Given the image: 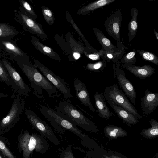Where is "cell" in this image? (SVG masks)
<instances>
[{
  "label": "cell",
  "mask_w": 158,
  "mask_h": 158,
  "mask_svg": "<svg viewBox=\"0 0 158 158\" xmlns=\"http://www.w3.org/2000/svg\"><path fill=\"white\" fill-rule=\"evenodd\" d=\"M39 110L59 134H62L65 130H68L79 137L81 139V143L83 145L89 139L87 135L79 129L74 122L64 114L40 104Z\"/></svg>",
  "instance_id": "6da1fadb"
},
{
  "label": "cell",
  "mask_w": 158,
  "mask_h": 158,
  "mask_svg": "<svg viewBox=\"0 0 158 158\" xmlns=\"http://www.w3.org/2000/svg\"><path fill=\"white\" fill-rule=\"evenodd\" d=\"M20 67L28 79L34 95L40 99L44 98L43 90H44L52 97L60 95L56 88L37 69L31 64H23Z\"/></svg>",
  "instance_id": "7a4b0ae2"
},
{
  "label": "cell",
  "mask_w": 158,
  "mask_h": 158,
  "mask_svg": "<svg viewBox=\"0 0 158 158\" xmlns=\"http://www.w3.org/2000/svg\"><path fill=\"white\" fill-rule=\"evenodd\" d=\"M17 140L18 149L23 158H30L34 150L44 154L49 148L48 143L43 137L36 133L30 134L27 130L18 135Z\"/></svg>",
  "instance_id": "3957f363"
},
{
  "label": "cell",
  "mask_w": 158,
  "mask_h": 158,
  "mask_svg": "<svg viewBox=\"0 0 158 158\" xmlns=\"http://www.w3.org/2000/svg\"><path fill=\"white\" fill-rule=\"evenodd\" d=\"M56 110L69 118L76 126L87 131H97V128L94 123L74 106L71 101L67 100L59 102Z\"/></svg>",
  "instance_id": "277c9868"
},
{
  "label": "cell",
  "mask_w": 158,
  "mask_h": 158,
  "mask_svg": "<svg viewBox=\"0 0 158 158\" xmlns=\"http://www.w3.org/2000/svg\"><path fill=\"white\" fill-rule=\"evenodd\" d=\"M23 96L17 95L15 98L7 114L0 121V135L8 132L19 121V117L25 109Z\"/></svg>",
  "instance_id": "5b68a950"
},
{
  "label": "cell",
  "mask_w": 158,
  "mask_h": 158,
  "mask_svg": "<svg viewBox=\"0 0 158 158\" xmlns=\"http://www.w3.org/2000/svg\"><path fill=\"white\" fill-rule=\"evenodd\" d=\"M103 95L104 96L109 98L115 103L127 110L138 119L142 118V116L138 112L116 83L106 87L104 89Z\"/></svg>",
  "instance_id": "8992f818"
},
{
  "label": "cell",
  "mask_w": 158,
  "mask_h": 158,
  "mask_svg": "<svg viewBox=\"0 0 158 158\" xmlns=\"http://www.w3.org/2000/svg\"><path fill=\"white\" fill-rule=\"evenodd\" d=\"M25 114L33 129H36L42 136L49 140L55 145L58 146L60 145V141L51 128L32 110L27 109L25 111Z\"/></svg>",
  "instance_id": "52a82bcc"
},
{
  "label": "cell",
  "mask_w": 158,
  "mask_h": 158,
  "mask_svg": "<svg viewBox=\"0 0 158 158\" xmlns=\"http://www.w3.org/2000/svg\"><path fill=\"white\" fill-rule=\"evenodd\" d=\"M3 66L6 70L12 82L11 86L14 93L21 96L28 95L31 89L15 69L7 61H2Z\"/></svg>",
  "instance_id": "ba28073f"
},
{
  "label": "cell",
  "mask_w": 158,
  "mask_h": 158,
  "mask_svg": "<svg viewBox=\"0 0 158 158\" xmlns=\"http://www.w3.org/2000/svg\"><path fill=\"white\" fill-rule=\"evenodd\" d=\"M113 64L114 74L116 77L120 87L124 94L128 98L134 105H135V100L136 98V92L131 82L126 77L124 71L119 66L118 62Z\"/></svg>",
  "instance_id": "9c48e42d"
},
{
  "label": "cell",
  "mask_w": 158,
  "mask_h": 158,
  "mask_svg": "<svg viewBox=\"0 0 158 158\" xmlns=\"http://www.w3.org/2000/svg\"><path fill=\"white\" fill-rule=\"evenodd\" d=\"M36 66L48 81L63 94L64 98L68 99L72 97L70 89L61 78L40 64L36 63Z\"/></svg>",
  "instance_id": "30bf717a"
},
{
  "label": "cell",
  "mask_w": 158,
  "mask_h": 158,
  "mask_svg": "<svg viewBox=\"0 0 158 158\" xmlns=\"http://www.w3.org/2000/svg\"><path fill=\"white\" fill-rule=\"evenodd\" d=\"M122 20L121 10H118L112 14L105 22L104 27L108 34L117 43H120V30Z\"/></svg>",
  "instance_id": "8fae6325"
},
{
  "label": "cell",
  "mask_w": 158,
  "mask_h": 158,
  "mask_svg": "<svg viewBox=\"0 0 158 158\" xmlns=\"http://www.w3.org/2000/svg\"><path fill=\"white\" fill-rule=\"evenodd\" d=\"M74 86L76 97L85 106L92 112L95 111L85 85L78 78L74 81Z\"/></svg>",
  "instance_id": "7c38bea8"
},
{
  "label": "cell",
  "mask_w": 158,
  "mask_h": 158,
  "mask_svg": "<svg viewBox=\"0 0 158 158\" xmlns=\"http://www.w3.org/2000/svg\"><path fill=\"white\" fill-rule=\"evenodd\" d=\"M141 106L145 114L148 115L152 112L158 106V93L152 92L146 89L141 99Z\"/></svg>",
  "instance_id": "4fadbf2b"
},
{
  "label": "cell",
  "mask_w": 158,
  "mask_h": 158,
  "mask_svg": "<svg viewBox=\"0 0 158 158\" xmlns=\"http://www.w3.org/2000/svg\"><path fill=\"white\" fill-rule=\"evenodd\" d=\"M110 106L124 122L128 125H135L138 122V118L127 110L115 103L109 98L104 96Z\"/></svg>",
  "instance_id": "5bb4252c"
},
{
  "label": "cell",
  "mask_w": 158,
  "mask_h": 158,
  "mask_svg": "<svg viewBox=\"0 0 158 158\" xmlns=\"http://www.w3.org/2000/svg\"><path fill=\"white\" fill-rule=\"evenodd\" d=\"M121 66L137 77L143 80L151 76L154 74L155 70L154 68L148 65L139 66L134 65L122 64Z\"/></svg>",
  "instance_id": "9a60e30c"
},
{
  "label": "cell",
  "mask_w": 158,
  "mask_h": 158,
  "mask_svg": "<svg viewBox=\"0 0 158 158\" xmlns=\"http://www.w3.org/2000/svg\"><path fill=\"white\" fill-rule=\"evenodd\" d=\"M93 95L98 116L102 118L109 119L113 114L110 111L109 108L107 106L103 95L95 92Z\"/></svg>",
  "instance_id": "2e32d148"
},
{
  "label": "cell",
  "mask_w": 158,
  "mask_h": 158,
  "mask_svg": "<svg viewBox=\"0 0 158 158\" xmlns=\"http://www.w3.org/2000/svg\"><path fill=\"white\" fill-rule=\"evenodd\" d=\"M94 31L97 40L102 46V50L106 51L113 52L119 51L122 48V47L116 48L98 29L94 28Z\"/></svg>",
  "instance_id": "e0dca14e"
},
{
  "label": "cell",
  "mask_w": 158,
  "mask_h": 158,
  "mask_svg": "<svg viewBox=\"0 0 158 158\" xmlns=\"http://www.w3.org/2000/svg\"><path fill=\"white\" fill-rule=\"evenodd\" d=\"M125 47H122L121 49L118 51L107 52L102 49L99 52L100 57L103 60L110 62L111 61L115 63L118 62L119 59L122 57L125 53Z\"/></svg>",
  "instance_id": "ac0fdd59"
},
{
  "label": "cell",
  "mask_w": 158,
  "mask_h": 158,
  "mask_svg": "<svg viewBox=\"0 0 158 158\" xmlns=\"http://www.w3.org/2000/svg\"><path fill=\"white\" fill-rule=\"evenodd\" d=\"M131 19L128 24V37L130 41L135 37L138 28L137 19L138 11L136 7L132 8L131 10Z\"/></svg>",
  "instance_id": "d6986e66"
},
{
  "label": "cell",
  "mask_w": 158,
  "mask_h": 158,
  "mask_svg": "<svg viewBox=\"0 0 158 158\" xmlns=\"http://www.w3.org/2000/svg\"><path fill=\"white\" fill-rule=\"evenodd\" d=\"M116 0H100L91 3L81 9L78 11L80 14H86L94 10L108 5Z\"/></svg>",
  "instance_id": "ffe728a7"
},
{
  "label": "cell",
  "mask_w": 158,
  "mask_h": 158,
  "mask_svg": "<svg viewBox=\"0 0 158 158\" xmlns=\"http://www.w3.org/2000/svg\"><path fill=\"white\" fill-rule=\"evenodd\" d=\"M105 135L111 138H117L128 135L127 132L120 127L114 125H106L104 129Z\"/></svg>",
  "instance_id": "44dd1931"
},
{
  "label": "cell",
  "mask_w": 158,
  "mask_h": 158,
  "mask_svg": "<svg viewBox=\"0 0 158 158\" xmlns=\"http://www.w3.org/2000/svg\"><path fill=\"white\" fill-rule=\"evenodd\" d=\"M149 123L152 127L148 129L143 130L141 134L146 138H152L158 136V122L156 120L151 119Z\"/></svg>",
  "instance_id": "7402d4cb"
},
{
  "label": "cell",
  "mask_w": 158,
  "mask_h": 158,
  "mask_svg": "<svg viewBox=\"0 0 158 158\" xmlns=\"http://www.w3.org/2000/svg\"><path fill=\"white\" fill-rule=\"evenodd\" d=\"M20 15L23 22L29 28L37 34H43V32L40 27L34 21L25 15Z\"/></svg>",
  "instance_id": "603a6c76"
},
{
  "label": "cell",
  "mask_w": 158,
  "mask_h": 158,
  "mask_svg": "<svg viewBox=\"0 0 158 158\" xmlns=\"http://www.w3.org/2000/svg\"><path fill=\"white\" fill-rule=\"evenodd\" d=\"M136 49L137 52L143 59L158 65V58L155 54L143 50Z\"/></svg>",
  "instance_id": "cb8c5ba5"
},
{
  "label": "cell",
  "mask_w": 158,
  "mask_h": 158,
  "mask_svg": "<svg viewBox=\"0 0 158 158\" xmlns=\"http://www.w3.org/2000/svg\"><path fill=\"white\" fill-rule=\"evenodd\" d=\"M135 55L136 51L135 49H133L132 51L124 54L120 59L122 64L134 65L137 61Z\"/></svg>",
  "instance_id": "d4e9b609"
},
{
  "label": "cell",
  "mask_w": 158,
  "mask_h": 158,
  "mask_svg": "<svg viewBox=\"0 0 158 158\" xmlns=\"http://www.w3.org/2000/svg\"><path fill=\"white\" fill-rule=\"evenodd\" d=\"M0 81L2 83L12 86V80L6 70L0 61Z\"/></svg>",
  "instance_id": "484cf974"
},
{
  "label": "cell",
  "mask_w": 158,
  "mask_h": 158,
  "mask_svg": "<svg viewBox=\"0 0 158 158\" xmlns=\"http://www.w3.org/2000/svg\"><path fill=\"white\" fill-rule=\"evenodd\" d=\"M7 143L0 135V151L6 158H16L8 147Z\"/></svg>",
  "instance_id": "4316f807"
},
{
  "label": "cell",
  "mask_w": 158,
  "mask_h": 158,
  "mask_svg": "<svg viewBox=\"0 0 158 158\" xmlns=\"http://www.w3.org/2000/svg\"><path fill=\"white\" fill-rule=\"evenodd\" d=\"M106 65V61L103 60L94 63L89 64L87 68L91 71L98 72L103 69Z\"/></svg>",
  "instance_id": "83f0119b"
},
{
  "label": "cell",
  "mask_w": 158,
  "mask_h": 158,
  "mask_svg": "<svg viewBox=\"0 0 158 158\" xmlns=\"http://www.w3.org/2000/svg\"><path fill=\"white\" fill-rule=\"evenodd\" d=\"M15 33L13 29L5 24H0V37L12 35Z\"/></svg>",
  "instance_id": "f1b7e54d"
},
{
  "label": "cell",
  "mask_w": 158,
  "mask_h": 158,
  "mask_svg": "<svg viewBox=\"0 0 158 158\" xmlns=\"http://www.w3.org/2000/svg\"><path fill=\"white\" fill-rule=\"evenodd\" d=\"M2 43L5 47L8 50L12 51L17 55L20 56H23V54L20 50L12 43L6 41H2Z\"/></svg>",
  "instance_id": "f546056e"
},
{
  "label": "cell",
  "mask_w": 158,
  "mask_h": 158,
  "mask_svg": "<svg viewBox=\"0 0 158 158\" xmlns=\"http://www.w3.org/2000/svg\"><path fill=\"white\" fill-rule=\"evenodd\" d=\"M60 158H75L71 147L69 145L65 149L62 150L60 154Z\"/></svg>",
  "instance_id": "4dcf8cb0"
},
{
  "label": "cell",
  "mask_w": 158,
  "mask_h": 158,
  "mask_svg": "<svg viewBox=\"0 0 158 158\" xmlns=\"http://www.w3.org/2000/svg\"><path fill=\"white\" fill-rule=\"evenodd\" d=\"M43 15L47 22H49L52 19V15L51 11L48 9H44L43 10Z\"/></svg>",
  "instance_id": "1f68e13d"
},
{
  "label": "cell",
  "mask_w": 158,
  "mask_h": 158,
  "mask_svg": "<svg viewBox=\"0 0 158 158\" xmlns=\"http://www.w3.org/2000/svg\"><path fill=\"white\" fill-rule=\"evenodd\" d=\"M21 3L24 8L30 13L32 15L34 14L29 3L24 0L21 1Z\"/></svg>",
  "instance_id": "d6a6232c"
},
{
  "label": "cell",
  "mask_w": 158,
  "mask_h": 158,
  "mask_svg": "<svg viewBox=\"0 0 158 158\" xmlns=\"http://www.w3.org/2000/svg\"><path fill=\"white\" fill-rule=\"evenodd\" d=\"M88 56L89 59L94 60H99L100 58L99 52L88 55Z\"/></svg>",
  "instance_id": "836d02e7"
},
{
  "label": "cell",
  "mask_w": 158,
  "mask_h": 158,
  "mask_svg": "<svg viewBox=\"0 0 158 158\" xmlns=\"http://www.w3.org/2000/svg\"><path fill=\"white\" fill-rule=\"evenodd\" d=\"M41 48L42 51L47 54H50L52 52V49L48 47L43 46Z\"/></svg>",
  "instance_id": "e575fe53"
},
{
  "label": "cell",
  "mask_w": 158,
  "mask_h": 158,
  "mask_svg": "<svg viewBox=\"0 0 158 158\" xmlns=\"http://www.w3.org/2000/svg\"><path fill=\"white\" fill-rule=\"evenodd\" d=\"M73 56L74 58L76 60L78 59L80 57V54L77 52H74L73 54Z\"/></svg>",
  "instance_id": "d590c367"
},
{
  "label": "cell",
  "mask_w": 158,
  "mask_h": 158,
  "mask_svg": "<svg viewBox=\"0 0 158 158\" xmlns=\"http://www.w3.org/2000/svg\"><path fill=\"white\" fill-rule=\"evenodd\" d=\"M8 95L6 94L0 92V99L2 98L6 97Z\"/></svg>",
  "instance_id": "8d00e7d4"
},
{
  "label": "cell",
  "mask_w": 158,
  "mask_h": 158,
  "mask_svg": "<svg viewBox=\"0 0 158 158\" xmlns=\"http://www.w3.org/2000/svg\"><path fill=\"white\" fill-rule=\"evenodd\" d=\"M110 157L111 158H122L119 156H117L114 155H110Z\"/></svg>",
  "instance_id": "74e56055"
},
{
  "label": "cell",
  "mask_w": 158,
  "mask_h": 158,
  "mask_svg": "<svg viewBox=\"0 0 158 158\" xmlns=\"http://www.w3.org/2000/svg\"><path fill=\"white\" fill-rule=\"evenodd\" d=\"M154 32L155 34V36L156 39L158 40V33L155 30H154Z\"/></svg>",
  "instance_id": "f35d334b"
},
{
  "label": "cell",
  "mask_w": 158,
  "mask_h": 158,
  "mask_svg": "<svg viewBox=\"0 0 158 158\" xmlns=\"http://www.w3.org/2000/svg\"><path fill=\"white\" fill-rule=\"evenodd\" d=\"M0 158H6L1 151H0Z\"/></svg>",
  "instance_id": "ab89813d"
},
{
  "label": "cell",
  "mask_w": 158,
  "mask_h": 158,
  "mask_svg": "<svg viewBox=\"0 0 158 158\" xmlns=\"http://www.w3.org/2000/svg\"><path fill=\"white\" fill-rule=\"evenodd\" d=\"M103 156L104 158H111L110 157H109L108 156H107L106 155H103Z\"/></svg>",
  "instance_id": "60d3db41"
},
{
  "label": "cell",
  "mask_w": 158,
  "mask_h": 158,
  "mask_svg": "<svg viewBox=\"0 0 158 158\" xmlns=\"http://www.w3.org/2000/svg\"><path fill=\"white\" fill-rule=\"evenodd\" d=\"M155 158H158V157H157V156H156V157Z\"/></svg>",
  "instance_id": "b9f144b4"
}]
</instances>
